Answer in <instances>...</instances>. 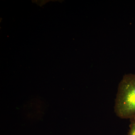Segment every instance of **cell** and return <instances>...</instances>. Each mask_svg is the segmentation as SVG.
<instances>
[{
  "mask_svg": "<svg viewBox=\"0 0 135 135\" xmlns=\"http://www.w3.org/2000/svg\"><path fill=\"white\" fill-rule=\"evenodd\" d=\"M114 111L121 119L135 117V74H126L120 83Z\"/></svg>",
  "mask_w": 135,
  "mask_h": 135,
  "instance_id": "6da1fadb",
  "label": "cell"
},
{
  "mask_svg": "<svg viewBox=\"0 0 135 135\" xmlns=\"http://www.w3.org/2000/svg\"><path fill=\"white\" fill-rule=\"evenodd\" d=\"M129 129L127 135H135V117L130 119Z\"/></svg>",
  "mask_w": 135,
  "mask_h": 135,
  "instance_id": "7a4b0ae2",
  "label": "cell"
}]
</instances>
